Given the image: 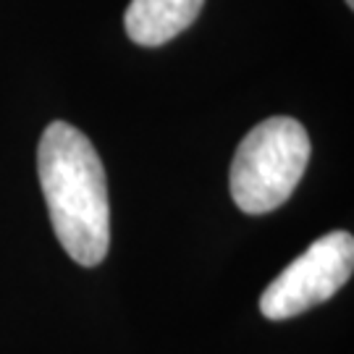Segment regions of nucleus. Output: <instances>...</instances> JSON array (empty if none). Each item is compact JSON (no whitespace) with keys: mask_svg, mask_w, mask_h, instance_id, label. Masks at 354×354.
Listing matches in <instances>:
<instances>
[{"mask_svg":"<svg viewBox=\"0 0 354 354\" xmlns=\"http://www.w3.org/2000/svg\"><path fill=\"white\" fill-rule=\"evenodd\" d=\"M203 6L205 0H131L124 26L131 42L142 48H160L194 24Z\"/></svg>","mask_w":354,"mask_h":354,"instance_id":"obj_4","label":"nucleus"},{"mask_svg":"<svg viewBox=\"0 0 354 354\" xmlns=\"http://www.w3.org/2000/svg\"><path fill=\"white\" fill-rule=\"evenodd\" d=\"M346 6H349V8H354V0H346Z\"/></svg>","mask_w":354,"mask_h":354,"instance_id":"obj_5","label":"nucleus"},{"mask_svg":"<svg viewBox=\"0 0 354 354\" xmlns=\"http://www.w3.org/2000/svg\"><path fill=\"white\" fill-rule=\"evenodd\" d=\"M37 174L66 254L84 268L100 266L111 247V203L92 142L71 124L53 121L39 140Z\"/></svg>","mask_w":354,"mask_h":354,"instance_id":"obj_1","label":"nucleus"},{"mask_svg":"<svg viewBox=\"0 0 354 354\" xmlns=\"http://www.w3.org/2000/svg\"><path fill=\"white\" fill-rule=\"evenodd\" d=\"M354 268V239L349 231H330L315 239L289 268H283L260 297L268 320H289L328 302L349 281Z\"/></svg>","mask_w":354,"mask_h":354,"instance_id":"obj_3","label":"nucleus"},{"mask_svg":"<svg viewBox=\"0 0 354 354\" xmlns=\"http://www.w3.org/2000/svg\"><path fill=\"white\" fill-rule=\"evenodd\" d=\"M310 160V137L291 115H273L241 140L231 163V197L247 215H263L289 200Z\"/></svg>","mask_w":354,"mask_h":354,"instance_id":"obj_2","label":"nucleus"}]
</instances>
